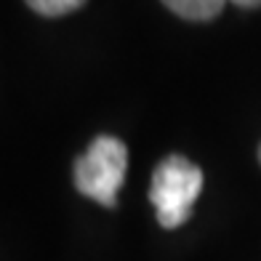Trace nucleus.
<instances>
[{
  "instance_id": "obj_6",
  "label": "nucleus",
  "mask_w": 261,
  "mask_h": 261,
  "mask_svg": "<svg viewBox=\"0 0 261 261\" xmlns=\"http://www.w3.org/2000/svg\"><path fill=\"white\" fill-rule=\"evenodd\" d=\"M258 163H261V147H258Z\"/></svg>"
},
{
  "instance_id": "obj_1",
  "label": "nucleus",
  "mask_w": 261,
  "mask_h": 261,
  "mask_svg": "<svg viewBox=\"0 0 261 261\" xmlns=\"http://www.w3.org/2000/svg\"><path fill=\"white\" fill-rule=\"evenodd\" d=\"M203 189V171L184 155H168L158 163L149 184V200L165 229H176L189 219L195 200Z\"/></svg>"
},
{
  "instance_id": "obj_2",
  "label": "nucleus",
  "mask_w": 261,
  "mask_h": 261,
  "mask_svg": "<svg viewBox=\"0 0 261 261\" xmlns=\"http://www.w3.org/2000/svg\"><path fill=\"white\" fill-rule=\"evenodd\" d=\"M128 147L115 136H96L86 155L75 160V187L96 203L115 208L117 189L125 181Z\"/></svg>"
},
{
  "instance_id": "obj_3",
  "label": "nucleus",
  "mask_w": 261,
  "mask_h": 261,
  "mask_svg": "<svg viewBox=\"0 0 261 261\" xmlns=\"http://www.w3.org/2000/svg\"><path fill=\"white\" fill-rule=\"evenodd\" d=\"M229 0H163V6L187 21H211L216 19Z\"/></svg>"
},
{
  "instance_id": "obj_4",
  "label": "nucleus",
  "mask_w": 261,
  "mask_h": 261,
  "mask_svg": "<svg viewBox=\"0 0 261 261\" xmlns=\"http://www.w3.org/2000/svg\"><path fill=\"white\" fill-rule=\"evenodd\" d=\"M24 3L40 16H64L83 8L86 0H24Z\"/></svg>"
},
{
  "instance_id": "obj_5",
  "label": "nucleus",
  "mask_w": 261,
  "mask_h": 261,
  "mask_svg": "<svg viewBox=\"0 0 261 261\" xmlns=\"http://www.w3.org/2000/svg\"><path fill=\"white\" fill-rule=\"evenodd\" d=\"M229 3L240 6V8H258V6H261V0H229Z\"/></svg>"
}]
</instances>
